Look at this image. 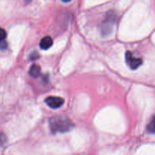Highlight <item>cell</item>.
I'll list each match as a JSON object with an SVG mask.
<instances>
[{"instance_id":"cell-7","label":"cell","mask_w":155,"mask_h":155,"mask_svg":"<svg viewBox=\"0 0 155 155\" xmlns=\"http://www.w3.org/2000/svg\"><path fill=\"white\" fill-rule=\"evenodd\" d=\"M147 130H148V133L155 134V116L151 119V122L148 124Z\"/></svg>"},{"instance_id":"cell-11","label":"cell","mask_w":155,"mask_h":155,"mask_svg":"<svg viewBox=\"0 0 155 155\" xmlns=\"http://www.w3.org/2000/svg\"><path fill=\"white\" fill-rule=\"evenodd\" d=\"M62 2H71V0H61Z\"/></svg>"},{"instance_id":"cell-9","label":"cell","mask_w":155,"mask_h":155,"mask_svg":"<svg viewBox=\"0 0 155 155\" xmlns=\"http://www.w3.org/2000/svg\"><path fill=\"white\" fill-rule=\"evenodd\" d=\"M6 142V137L3 133H0V145H3Z\"/></svg>"},{"instance_id":"cell-6","label":"cell","mask_w":155,"mask_h":155,"mask_svg":"<svg viewBox=\"0 0 155 155\" xmlns=\"http://www.w3.org/2000/svg\"><path fill=\"white\" fill-rule=\"evenodd\" d=\"M29 74L32 77L37 78L40 76L41 74V68L37 64H33L30 68Z\"/></svg>"},{"instance_id":"cell-4","label":"cell","mask_w":155,"mask_h":155,"mask_svg":"<svg viewBox=\"0 0 155 155\" xmlns=\"http://www.w3.org/2000/svg\"><path fill=\"white\" fill-rule=\"evenodd\" d=\"M45 103L48 107H50L52 109H58L59 107H61L64 103V98H61V97H56V96H49L48 98H45Z\"/></svg>"},{"instance_id":"cell-10","label":"cell","mask_w":155,"mask_h":155,"mask_svg":"<svg viewBox=\"0 0 155 155\" xmlns=\"http://www.w3.org/2000/svg\"><path fill=\"white\" fill-rule=\"evenodd\" d=\"M7 48V42L5 40L0 41V49L4 50Z\"/></svg>"},{"instance_id":"cell-5","label":"cell","mask_w":155,"mask_h":155,"mask_svg":"<svg viewBox=\"0 0 155 155\" xmlns=\"http://www.w3.org/2000/svg\"><path fill=\"white\" fill-rule=\"evenodd\" d=\"M53 45V39L50 36H45L41 39L39 42V46L42 50H47Z\"/></svg>"},{"instance_id":"cell-1","label":"cell","mask_w":155,"mask_h":155,"mask_svg":"<svg viewBox=\"0 0 155 155\" xmlns=\"http://www.w3.org/2000/svg\"><path fill=\"white\" fill-rule=\"evenodd\" d=\"M74 124L69 118L64 116H54L50 119L49 127L51 133H64L69 132L74 128Z\"/></svg>"},{"instance_id":"cell-3","label":"cell","mask_w":155,"mask_h":155,"mask_svg":"<svg viewBox=\"0 0 155 155\" xmlns=\"http://www.w3.org/2000/svg\"><path fill=\"white\" fill-rule=\"evenodd\" d=\"M126 62L127 65L132 70H136L139 67H140L142 64V60L139 58L135 57L134 54L131 51H127L126 53Z\"/></svg>"},{"instance_id":"cell-12","label":"cell","mask_w":155,"mask_h":155,"mask_svg":"<svg viewBox=\"0 0 155 155\" xmlns=\"http://www.w3.org/2000/svg\"><path fill=\"white\" fill-rule=\"evenodd\" d=\"M24 1H25L26 3H30L32 0H24Z\"/></svg>"},{"instance_id":"cell-2","label":"cell","mask_w":155,"mask_h":155,"mask_svg":"<svg viewBox=\"0 0 155 155\" xmlns=\"http://www.w3.org/2000/svg\"><path fill=\"white\" fill-rule=\"evenodd\" d=\"M117 15L114 12H110L107 13L105 20L103 21L102 27H101V33L103 35H108L112 30V26L114 24L116 21Z\"/></svg>"},{"instance_id":"cell-8","label":"cell","mask_w":155,"mask_h":155,"mask_svg":"<svg viewBox=\"0 0 155 155\" xmlns=\"http://www.w3.org/2000/svg\"><path fill=\"white\" fill-rule=\"evenodd\" d=\"M7 36V33L3 28L0 27V41L5 40V39Z\"/></svg>"}]
</instances>
